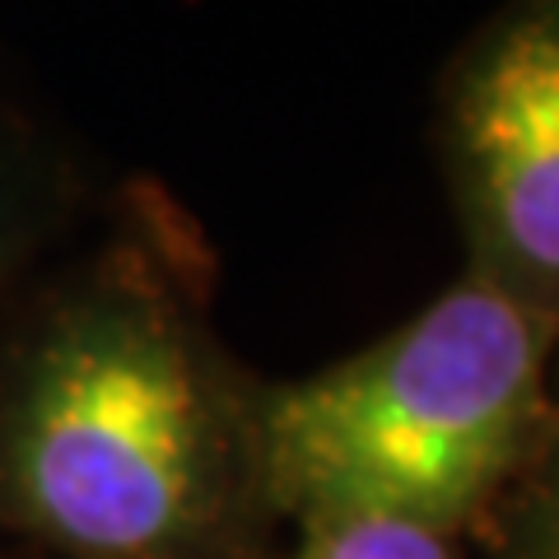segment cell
Returning <instances> with one entry per match:
<instances>
[{"label": "cell", "instance_id": "6da1fadb", "mask_svg": "<svg viewBox=\"0 0 559 559\" xmlns=\"http://www.w3.org/2000/svg\"><path fill=\"white\" fill-rule=\"evenodd\" d=\"M261 388L215 326V252L140 178L0 312V546L271 559Z\"/></svg>", "mask_w": 559, "mask_h": 559}, {"label": "cell", "instance_id": "7a4b0ae2", "mask_svg": "<svg viewBox=\"0 0 559 559\" xmlns=\"http://www.w3.org/2000/svg\"><path fill=\"white\" fill-rule=\"evenodd\" d=\"M555 355V318L466 271L382 341L266 382L261 462L275 518L480 532L546 433Z\"/></svg>", "mask_w": 559, "mask_h": 559}, {"label": "cell", "instance_id": "3957f363", "mask_svg": "<svg viewBox=\"0 0 559 559\" xmlns=\"http://www.w3.org/2000/svg\"><path fill=\"white\" fill-rule=\"evenodd\" d=\"M466 271L559 322V0H503L439 80Z\"/></svg>", "mask_w": 559, "mask_h": 559}, {"label": "cell", "instance_id": "277c9868", "mask_svg": "<svg viewBox=\"0 0 559 559\" xmlns=\"http://www.w3.org/2000/svg\"><path fill=\"white\" fill-rule=\"evenodd\" d=\"M70 140L0 80V312L94 215Z\"/></svg>", "mask_w": 559, "mask_h": 559}, {"label": "cell", "instance_id": "5b68a950", "mask_svg": "<svg viewBox=\"0 0 559 559\" xmlns=\"http://www.w3.org/2000/svg\"><path fill=\"white\" fill-rule=\"evenodd\" d=\"M480 532L495 540V559H559V364L546 433Z\"/></svg>", "mask_w": 559, "mask_h": 559}, {"label": "cell", "instance_id": "8992f818", "mask_svg": "<svg viewBox=\"0 0 559 559\" xmlns=\"http://www.w3.org/2000/svg\"><path fill=\"white\" fill-rule=\"evenodd\" d=\"M271 559H471L462 536H443L396 518H312L294 527L289 550Z\"/></svg>", "mask_w": 559, "mask_h": 559}, {"label": "cell", "instance_id": "52a82bcc", "mask_svg": "<svg viewBox=\"0 0 559 559\" xmlns=\"http://www.w3.org/2000/svg\"><path fill=\"white\" fill-rule=\"evenodd\" d=\"M0 559H33V555H24V550H14V546H0Z\"/></svg>", "mask_w": 559, "mask_h": 559}]
</instances>
